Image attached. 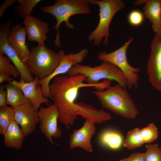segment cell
<instances>
[{
	"instance_id": "cell-30",
	"label": "cell",
	"mask_w": 161,
	"mask_h": 161,
	"mask_svg": "<svg viewBox=\"0 0 161 161\" xmlns=\"http://www.w3.org/2000/svg\"><path fill=\"white\" fill-rule=\"evenodd\" d=\"M16 0H5L3 4L1 5L0 8V18H1L4 15L5 10L13 4L16 2Z\"/></svg>"
},
{
	"instance_id": "cell-5",
	"label": "cell",
	"mask_w": 161,
	"mask_h": 161,
	"mask_svg": "<svg viewBox=\"0 0 161 161\" xmlns=\"http://www.w3.org/2000/svg\"><path fill=\"white\" fill-rule=\"evenodd\" d=\"M59 54L44 44L32 47L26 64L32 75L41 80L51 74L59 64Z\"/></svg>"
},
{
	"instance_id": "cell-18",
	"label": "cell",
	"mask_w": 161,
	"mask_h": 161,
	"mask_svg": "<svg viewBox=\"0 0 161 161\" xmlns=\"http://www.w3.org/2000/svg\"><path fill=\"white\" fill-rule=\"evenodd\" d=\"M4 135V143L8 148L20 149L25 137L20 126L15 121L9 126Z\"/></svg>"
},
{
	"instance_id": "cell-26",
	"label": "cell",
	"mask_w": 161,
	"mask_h": 161,
	"mask_svg": "<svg viewBox=\"0 0 161 161\" xmlns=\"http://www.w3.org/2000/svg\"><path fill=\"white\" fill-rule=\"evenodd\" d=\"M146 151L144 153L145 161H161V148L157 144L145 145Z\"/></svg>"
},
{
	"instance_id": "cell-6",
	"label": "cell",
	"mask_w": 161,
	"mask_h": 161,
	"mask_svg": "<svg viewBox=\"0 0 161 161\" xmlns=\"http://www.w3.org/2000/svg\"><path fill=\"white\" fill-rule=\"evenodd\" d=\"M66 74H82L88 84H97L100 83V80L104 79L115 81L125 89L128 87L127 80L121 71L114 65L106 62H102L100 65L94 67L78 64L73 66Z\"/></svg>"
},
{
	"instance_id": "cell-20",
	"label": "cell",
	"mask_w": 161,
	"mask_h": 161,
	"mask_svg": "<svg viewBox=\"0 0 161 161\" xmlns=\"http://www.w3.org/2000/svg\"><path fill=\"white\" fill-rule=\"evenodd\" d=\"M4 86L7 92V105H10L13 108L30 102L18 87L10 83Z\"/></svg>"
},
{
	"instance_id": "cell-29",
	"label": "cell",
	"mask_w": 161,
	"mask_h": 161,
	"mask_svg": "<svg viewBox=\"0 0 161 161\" xmlns=\"http://www.w3.org/2000/svg\"><path fill=\"white\" fill-rule=\"evenodd\" d=\"M5 86L2 85L0 87V107L7 105L6 100L7 92L5 90Z\"/></svg>"
},
{
	"instance_id": "cell-13",
	"label": "cell",
	"mask_w": 161,
	"mask_h": 161,
	"mask_svg": "<svg viewBox=\"0 0 161 161\" xmlns=\"http://www.w3.org/2000/svg\"><path fill=\"white\" fill-rule=\"evenodd\" d=\"M95 124L91 121L85 120L81 128L73 130L70 137V148L73 149L80 148L88 153L92 152L91 139L96 131Z\"/></svg>"
},
{
	"instance_id": "cell-24",
	"label": "cell",
	"mask_w": 161,
	"mask_h": 161,
	"mask_svg": "<svg viewBox=\"0 0 161 161\" xmlns=\"http://www.w3.org/2000/svg\"><path fill=\"white\" fill-rule=\"evenodd\" d=\"M11 61L7 56L0 53V74H8L16 78L20 76V74L16 67Z\"/></svg>"
},
{
	"instance_id": "cell-9",
	"label": "cell",
	"mask_w": 161,
	"mask_h": 161,
	"mask_svg": "<svg viewBox=\"0 0 161 161\" xmlns=\"http://www.w3.org/2000/svg\"><path fill=\"white\" fill-rule=\"evenodd\" d=\"M13 22L10 19L0 26V53L5 54L18 70L21 80L27 82L33 81L34 78L30 73L25 64L14 50L9 44L7 38L10 27Z\"/></svg>"
},
{
	"instance_id": "cell-7",
	"label": "cell",
	"mask_w": 161,
	"mask_h": 161,
	"mask_svg": "<svg viewBox=\"0 0 161 161\" xmlns=\"http://www.w3.org/2000/svg\"><path fill=\"white\" fill-rule=\"evenodd\" d=\"M133 40L132 37L131 38L121 47L111 52H101L98 54L97 57L99 61L110 63L118 67L126 78L128 87L129 89L134 88L137 89L141 69L131 65L128 61L126 55L128 48Z\"/></svg>"
},
{
	"instance_id": "cell-17",
	"label": "cell",
	"mask_w": 161,
	"mask_h": 161,
	"mask_svg": "<svg viewBox=\"0 0 161 161\" xmlns=\"http://www.w3.org/2000/svg\"><path fill=\"white\" fill-rule=\"evenodd\" d=\"M134 4L136 5L145 4L143 7L145 17L151 23L152 30L156 34L161 33V0H138Z\"/></svg>"
},
{
	"instance_id": "cell-33",
	"label": "cell",
	"mask_w": 161,
	"mask_h": 161,
	"mask_svg": "<svg viewBox=\"0 0 161 161\" xmlns=\"http://www.w3.org/2000/svg\"></svg>"
},
{
	"instance_id": "cell-31",
	"label": "cell",
	"mask_w": 161,
	"mask_h": 161,
	"mask_svg": "<svg viewBox=\"0 0 161 161\" xmlns=\"http://www.w3.org/2000/svg\"><path fill=\"white\" fill-rule=\"evenodd\" d=\"M10 75L4 74H0V83H2L4 81H7L8 83L12 82L13 79L10 77Z\"/></svg>"
},
{
	"instance_id": "cell-1",
	"label": "cell",
	"mask_w": 161,
	"mask_h": 161,
	"mask_svg": "<svg viewBox=\"0 0 161 161\" xmlns=\"http://www.w3.org/2000/svg\"><path fill=\"white\" fill-rule=\"evenodd\" d=\"M85 78L81 74L61 75L54 78L49 87L50 98L56 107L60 123L69 129L79 115L80 107L77 99L79 89L85 87H93L101 91L111 86V81L105 80L96 84L84 83Z\"/></svg>"
},
{
	"instance_id": "cell-19",
	"label": "cell",
	"mask_w": 161,
	"mask_h": 161,
	"mask_svg": "<svg viewBox=\"0 0 161 161\" xmlns=\"http://www.w3.org/2000/svg\"><path fill=\"white\" fill-rule=\"evenodd\" d=\"M98 140L102 146L114 150L120 148L124 141L123 135L119 131L111 129L102 131Z\"/></svg>"
},
{
	"instance_id": "cell-14",
	"label": "cell",
	"mask_w": 161,
	"mask_h": 161,
	"mask_svg": "<svg viewBox=\"0 0 161 161\" xmlns=\"http://www.w3.org/2000/svg\"><path fill=\"white\" fill-rule=\"evenodd\" d=\"M38 80L35 78L33 81L27 82L21 79L19 81L13 80L10 83L18 87L22 90L36 112H38L42 104L45 103L48 106L51 103L48 98L43 95L41 86L38 84Z\"/></svg>"
},
{
	"instance_id": "cell-4",
	"label": "cell",
	"mask_w": 161,
	"mask_h": 161,
	"mask_svg": "<svg viewBox=\"0 0 161 161\" xmlns=\"http://www.w3.org/2000/svg\"><path fill=\"white\" fill-rule=\"evenodd\" d=\"M90 4L97 5L99 7V20L98 24L87 36V40L98 46L103 38V44L109 42L110 35L109 28L111 22L115 14L126 6L121 0H93Z\"/></svg>"
},
{
	"instance_id": "cell-3",
	"label": "cell",
	"mask_w": 161,
	"mask_h": 161,
	"mask_svg": "<svg viewBox=\"0 0 161 161\" xmlns=\"http://www.w3.org/2000/svg\"><path fill=\"white\" fill-rule=\"evenodd\" d=\"M92 0H56L52 5L44 6L41 8L43 13L52 15L56 19V24L52 27L56 30L54 41L56 46L62 47L59 34V28L61 24L64 22L67 28L75 29L74 25L69 22V18L75 15L90 13L91 12L90 4Z\"/></svg>"
},
{
	"instance_id": "cell-21",
	"label": "cell",
	"mask_w": 161,
	"mask_h": 161,
	"mask_svg": "<svg viewBox=\"0 0 161 161\" xmlns=\"http://www.w3.org/2000/svg\"><path fill=\"white\" fill-rule=\"evenodd\" d=\"M144 143L140 134V129L136 128L128 132L123 145L128 149H133L141 146Z\"/></svg>"
},
{
	"instance_id": "cell-22",
	"label": "cell",
	"mask_w": 161,
	"mask_h": 161,
	"mask_svg": "<svg viewBox=\"0 0 161 161\" xmlns=\"http://www.w3.org/2000/svg\"><path fill=\"white\" fill-rule=\"evenodd\" d=\"M14 120L13 108L7 105L0 107V134L4 135Z\"/></svg>"
},
{
	"instance_id": "cell-11",
	"label": "cell",
	"mask_w": 161,
	"mask_h": 161,
	"mask_svg": "<svg viewBox=\"0 0 161 161\" xmlns=\"http://www.w3.org/2000/svg\"><path fill=\"white\" fill-rule=\"evenodd\" d=\"M147 71L151 85L161 91V33L156 34L152 41Z\"/></svg>"
},
{
	"instance_id": "cell-27",
	"label": "cell",
	"mask_w": 161,
	"mask_h": 161,
	"mask_svg": "<svg viewBox=\"0 0 161 161\" xmlns=\"http://www.w3.org/2000/svg\"><path fill=\"white\" fill-rule=\"evenodd\" d=\"M144 15L142 12L137 10H133L129 14L128 21L129 24L134 26H138L142 24Z\"/></svg>"
},
{
	"instance_id": "cell-28",
	"label": "cell",
	"mask_w": 161,
	"mask_h": 161,
	"mask_svg": "<svg viewBox=\"0 0 161 161\" xmlns=\"http://www.w3.org/2000/svg\"><path fill=\"white\" fill-rule=\"evenodd\" d=\"M118 161H145L144 153L135 152Z\"/></svg>"
},
{
	"instance_id": "cell-15",
	"label": "cell",
	"mask_w": 161,
	"mask_h": 161,
	"mask_svg": "<svg viewBox=\"0 0 161 161\" xmlns=\"http://www.w3.org/2000/svg\"><path fill=\"white\" fill-rule=\"evenodd\" d=\"M27 33L24 27L18 24L13 26L8 32L7 41L23 63L26 65L30 50L26 43Z\"/></svg>"
},
{
	"instance_id": "cell-32",
	"label": "cell",
	"mask_w": 161,
	"mask_h": 161,
	"mask_svg": "<svg viewBox=\"0 0 161 161\" xmlns=\"http://www.w3.org/2000/svg\"><path fill=\"white\" fill-rule=\"evenodd\" d=\"M117 161H118V160H117Z\"/></svg>"
},
{
	"instance_id": "cell-10",
	"label": "cell",
	"mask_w": 161,
	"mask_h": 161,
	"mask_svg": "<svg viewBox=\"0 0 161 161\" xmlns=\"http://www.w3.org/2000/svg\"><path fill=\"white\" fill-rule=\"evenodd\" d=\"M37 112L41 131L50 143L54 144L52 138H59L62 134L58 127L59 114L56 107L53 103L47 107H40Z\"/></svg>"
},
{
	"instance_id": "cell-16",
	"label": "cell",
	"mask_w": 161,
	"mask_h": 161,
	"mask_svg": "<svg viewBox=\"0 0 161 161\" xmlns=\"http://www.w3.org/2000/svg\"><path fill=\"white\" fill-rule=\"evenodd\" d=\"M23 23L29 41L37 42L38 45L44 44L48 39L47 33L49 31L47 22L31 16L25 17Z\"/></svg>"
},
{
	"instance_id": "cell-25",
	"label": "cell",
	"mask_w": 161,
	"mask_h": 161,
	"mask_svg": "<svg viewBox=\"0 0 161 161\" xmlns=\"http://www.w3.org/2000/svg\"><path fill=\"white\" fill-rule=\"evenodd\" d=\"M140 133L145 143L154 142L158 135V129L153 123H150L147 126L140 129Z\"/></svg>"
},
{
	"instance_id": "cell-2",
	"label": "cell",
	"mask_w": 161,
	"mask_h": 161,
	"mask_svg": "<svg viewBox=\"0 0 161 161\" xmlns=\"http://www.w3.org/2000/svg\"><path fill=\"white\" fill-rule=\"evenodd\" d=\"M92 92L103 107L115 114L131 120L138 114V109L130 95L119 84L111 86L103 91Z\"/></svg>"
},
{
	"instance_id": "cell-23",
	"label": "cell",
	"mask_w": 161,
	"mask_h": 161,
	"mask_svg": "<svg viewBox=\"0 0 161 161\" xmlns=\"http://www.w3.org/2000/svg\"><path fill=\"white\" fill-rule=\"evenodd\" d=\"M19 5L14 8V11L18 16L24 18L32 16V11L41 0H18Z\"/></svg>"
},
{
	"instance_id": "cell-12",
	"label": "cell",
	"mask_w": 161,
	"mask_h": 161,
	"mask_svg": "<svg viewBox=\"0 0 161 161\" xmlns=\"http://www.w3.org/2000/svg\"><path fill=\"white\" fill-rule=\"evenodd\" d=\"M15 121L20 126L25 136L31 134L39 123L37 112L30 102L13 107Z\"/></svg>"
},
{
	"instance_id": "cell-8",
	"label": "cell",
	"mask_w": 161,
	"mask_h": 161,
	"mask_svg": "<svg viewBox=\"0 0 161 161\" xmlns=\"http://www.w3.org/2000/svg\"><path fill=\"white\" fill-rule=\"evenodd\" d=\"M58 53L60 58L58 66L51 74L43 80H39L38 82L41 86L43 95L47 98H50L49 86L53 79L58 76L66 73L73 66L82 62L88 54L89 50L87 48H84L77 53L72 51L66 54L64 51L61 50Z\"/></svg>"
}]
</instances>
